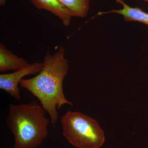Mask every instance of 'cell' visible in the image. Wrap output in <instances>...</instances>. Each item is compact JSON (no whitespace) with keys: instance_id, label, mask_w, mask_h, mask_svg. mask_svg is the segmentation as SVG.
<instances>
[{"instance_id":"cell-3","label":"cell","mask_w":148,"mask_h":148,"mask_svg":"<svg viewBox=\"0 0 148 148\" xmlns=\"http://www.w3.org/2000/svg\"><path fill=\"white\" fill-rule=\"evenodd\" d=\"M62 134L76 148H100L105 133L97 121L78 112L69 111L61 117Z\"/></svg>"},{"instance_id":"cell-5","label":"cell","mask_w":148,"mask_h":148,"mask_svg":"<svg viewBox=\"0 0 148 148\" xmlns=\"http://www.w3.org/2000/svg\"><path fill=\"white\" fill-rule=\"evenodd\" d=\"M39 9L50 12L58 16L66 27H69L74 16L69 9L58 0H30Z\"/></svg>"},{"instance_id":"cell-1","label":"cell","mask_w":148,"mask_h":148,"mask_svg":"<svg viewBox=\"0 0 148 148\" xmlns=\"http://www.w3.org/2000/svg\"><path fill=\"white\" fill-rule=\"evenodd\" d=\"M43 64L39 73L32 78L23 79L19 85L39 100L54 126L58 119L57 110L65 104L73 106V103L66 99L63 88L64 81L69 69L64 47H61L52 55L47 52Z\"/></svg>"},{"instance_id":"cell-8","label":"cell","mask_w":148,"mask_h":148,"mask_svg":"<svg viewBox=\"0 0 148 148\" xmlns=\"http://www.w3.org/2000/svg\"><path fill=\"white\" fill-rule=\"evenodd\" d=\"M71 12L74 16L85 18L87 16L90 0H58Z\"/></svg>"},{"instance_id":"cell-2","label":"cell","mask_w":148,"mask_h":148,"mask_svg":"<svg viewBox=\"0 0 148 148\" xmlns=\"http://www.w3.org/2000/svg\"><path fill=\"white\" fill-rule=\"evenodd\" d=\"M41 105L33 101L9 106L6 124L14 138V148H38L47 138L49 120Z\"/></svg>"},{"instance_id":"cell-10","label":"cell","mask_w":148,"mask_h":148,"mask_svg":"<svg viewBox=\"0 0 148 148\" xmlns=\"http://www.w3.org/2000/svg\"><path fill=\"white\" fill-rule=\"evenodd\" d=\"M142 1H144L148 3V0H142Z\"/></svg>"},{"instance_id":"cell-6","label":"cell","mask_w":148,"mask_h":148,"mask_svg":"<svg viewBox=\"0 0 148 148\" xmlns=\"http://www.w3.org/2000/svg\"><path fill=\"white\" fill-rule=\"evenodd\" d=\"M27 60L14 55L8 50L3 44H0V72L16 71L29 66Z\"/></svg>"},{"instance_id":"cell-4","label":"cell","mask_w":148,"mask_h":148,"mask_svg":"<svg viewBox=\"0 0 148 148\" xmlns=\"http://www.w3.org/2000/svg\"><path fill=\"white\" fill-rule=\"evenodd\" d=\"M43 66V63L35 62L27 67L11 73L0 75V89L5 91L16 100L21 99L18 84L24 77L39 73Z\"/></svg>"},{"instance_id":"cell-9","label":"cell","mask_w":148,"mask_h":148,"mask_svg":"<svg viewBox=\"0 0 148 148\" xmlns=\"http://www.w3.org/2000/svg\"><path fill=\"white\" fill-rule=\"evenodd\" d=\"M5 0H0V5L2 6L5 4Z\"/></svg>"},{"instance_id":"cell-7","label":"cell","mask_w":148,"mask_h":148,"mask_svg":"<svg viewBox=\"0 0 148 148\" xmlns=\"http://www.w3.org/2000/svg\"><path fill=\"white\" fill-rule=\"evenodd\" d=\"M116 2L122 5V9L99 12L98 15H101L110 13L118 14L123 16L124 20L126 22L138 21L148 25V13L138 7H131L125 3L123 0H116Z\"/></svg>"},{"instance_id":"cell-11","label":"cell","mask_w":148,"mask_h":148,"mask_svg":"<svg viewBox=\"0 0 148 148\" xmlns=\"http://www.w3.org/2000/svg\"><path fill=\"white\" fill-rule=\"evenodd\" d=\"M14 148L13 147H12V148Z\"/></svg>"}]
</instances>
